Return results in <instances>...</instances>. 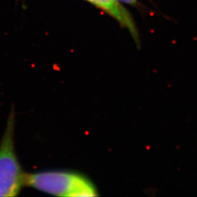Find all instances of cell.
Returning a JSON list of instances; mask_svg holds the SVG:
<instances>
[{"label":"cell","mask_w":197,"mask_h":197,"mask_svg":"<svg viewBox=\"0 0 197 197\" xmlns=\"http://www.w3.org/2000/svg\"><path fill=\"white\" fill-rule=\"evenodd\" d=\"M121 3H126L129 4H135L138 2L139 0H118Z\"/></svg>","instance_id":"obj_4"},{"label":"cell","mask_w":197,"mask_h":197,"mask_svg":"<svg viewBox=\"0 0 197 197\" xmlns=\"http://www.w3.org/2000/svg\"><path fill=\"white\" fill-rule=\"evenodd\" d=\"M25 186L58 196H98L94 183L83 174L69 171H45L26 174Z\"/></svg>","instance_id":"obj_1"},{"label":"cell","mask_w":197,"mask_h":197,"mask_svg":"<svg viewBox=\"0 0 197 197\" xmlns=\"http://www.w3.org/2000/svg\"><path fill=\"white\" fill-rule=\"evenodd\" d=\"M99 7L113 18L122 27L126 29L131 34L137 45H140V36L134 20L128 10L118 0H86Z\"/></svg>","instance_id":"obj_3"},{"label":"cell","mask_w":197,"mask_h":197,"mask_svg":"<svg viewBox=\"0 0 197 197\" xmlns=\"http://www.w3.org/2000/svg\"><path fill=\"white\" fill-rule=\"evenodd\" d=\"M16 113L12 108L0 140V197L17 196L25 186V176L15 148Z\"/></svg>","instance_id":"obj_2"}]
</instances>
